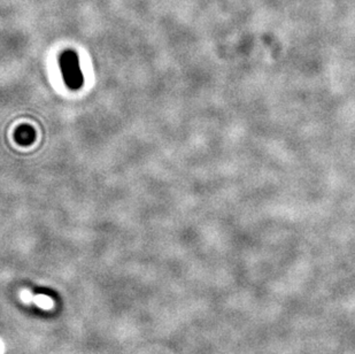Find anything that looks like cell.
I'll return each instance as SVG.
<instances>
[{"label":"cell","mask_w":355,"mask_h":354,"mask_svg":"<svg viewBox=\"0 0 355 354\" xmlns=\"http://www.w3.org/2000/svg\"><path fill=\"white\" fill-rule=\"evenodd\" d=\"M59 65L62 79L70 90H80L84 84V76L82 74L79 55L72 50H66L61 53Z\"/></svg>","instance_id":"cell-1"},{"label":"cell","mask_w":355,"mask_h":354,"mask_svg":"<svg viewBox=\"0 0 355 354\" xmlns=\"http://www.w3.org/2000/svg\"><path fill=\"white\" fill-rule=\"evenodd\" d=\"M36 137V133L30 125H22L15 133V139L20 145H30L33 143Z\"/></svg>","instance_id":"cell-2"}]
</instances>
